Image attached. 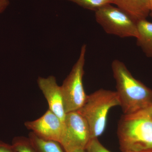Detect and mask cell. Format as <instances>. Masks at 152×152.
<instances>
[{"mask_svg":"<svg viewBox=\"0 0 152 152\" xmlns=\"http://www.w3.org/2000/svg\"><path fill=\"white\" fill-rule=\"evenodd\" d=\"M72 152H86V151L85 150H78Z\"/></svg>","mask_w":152,"mask_h":152,"instance_id":"obj_19","label":"cell"},{"mask_svg":"<svg viewBox=\"0 0 152 152\" xmlns=\"http://www.w3.org/2000/svg\"><path fill=\"white\" fill-rule=\"evenodd\" d=\"M98 23L109 34L121 38L138 37L137 23L127 14L112 4L104 6L95 12Z\"/></svg>","mask_w":152,"mask_h":152,"instance_id":"obj_5","label":"cell"},{"mask_svg":"<svg viewBox=\"0 0 152 152\" xmlns=\"http://www.w3.org/2000/svg\"><path fill=\"white\" fill-rule=\"evenodd\" d=\"M86 52V45L84 44L79 58L61 86L66 114L78 110L86 100L87 95L85 92L83 81Z\"/></svg>","mask_w":152,"mask_h":152,"instance_id":"obj_4","label":"cell"},{"mask_svg":"<svg viewBox=\"0 0 152 152\" xmlns=\"http://www.w3.org/2000/svg\"><path fill=\"white\" fill-rule=\"evenodd\" d=\"M117 134L121 152L152 149V105L124 114L119 121Z\"/></svg>","mask_w":152,"mask_h":152,"instance_id":"obj_2","label":"cell"},{"mask_svg":"<svg viewBox=\"0 0 152 152\" xmlns=\"http://www.w3.org/2000/svg\"><path fill=\"white\" fill-rule=\"evenodd\" d=\"M113 4L124 11L135 22L147 19L151 9L148 0H113Z\"/></svg>","mask_w":152,"mask_h":152,"instance_id":"obj_9","label":"cell"},{"mask_svg":"<svg viewBox=\"0 0 152 152\" xmlns=\"http://www.w3.org/2000/svg\"><path fill=\"white\" fill-rule=\"evenodd\" d=\"M120 105L116 91L100 89L87 95L83 107L77 110L86 120L91 132V139L98 138L104 132L110 109Z\"/></svg>","mask_w":152,"mask_h":152,"instance_id":"obj_3","label":"cell"},{"mask_svg":"<svg viewBox=\"0 0 152 152\" xmlns=\"http://www.w3.org/2000/svg\"><path fill=\"white\" fill-rule=\"evenodd\" d=\"M85 151L86 152H111L101 144L98 138L91 139Z\"/></svg>","mask_w":152,"mask_h":152,"instance_id":"obj_14","label":"cell"},{"mask_svg":"<svg viewBox=\"0 0 152 152\" xmlns=\"http://www.w3.org/2000/svg\"><path fill=\"white\" fill-rule=\"evenodd\" d=\"M149 16L152 18V11H151V12H150Z\"/></svg>","mask_w":152,"mask_h":152,"instance_id":"obj_20","label":"cell"},{"mask_svg":"<svg viewBox=\"0 0 152 152\" xmlns=\"http://www.w3.org/2000/svg\"><path fill=\"white\" fill-rule=\"evenodd\" d=\"M137 26V45L147 57L152 58V23L145 19L138 22Z\"/></svg>","mask_w":152,"mask_h":152,"instance_id":"obj_10","label":"cell"},{"mask_svg":"<svg viewBox=\"0 0 152 152\" xmlns=\"http://www.w3.org/2000/svg\"><path fill=\"white\" fill-rule=\"evenodd\" d=\"M120 106L124 115L152 105V90L133 77L123 62L115 60L111 64Z\"/></svg>","mask_w":152,"mask_h":152,"instance_id":"obj_1","label":"cell"},{"mask_svg":"<svg viewBox=\"0 0 152 152\" xmlns=\"http://www.w3.org/2000/svg\"><path fill=\"white\" fill-rule=\"evenodd\" d=\"M28 138L37 152H64L58 142L44 140L32 132L29 134Z\"/></svg>","mask_w":152,"mask_h":152,"instance_id":"obj_11","label":"cell"},{"mask_svg":"<svg viewBox=\"0 0 152 152\" xmlns=\"http://www.w3.org/2000/svg\"><path fill=\"white\" fill-rule=\"evenodd\" d=\"M37 83L48 104L49 110L64 121L66 115L61 86L57 84L54 76L39 77Z\"/></svg>","mask_w":152,"mask_h":152,"instance_id":"obj_8","label":"cell"},{"mask_svg":"<svg viewBox=\"0 0 152 152\" xmlns=\"http://www.w3.org/2000/svg\"><path fill=\"white\" fill-rule=\"evenodd\" d=\"M149 2L150 9L151 11H152V0H148Z\"/></svg>","mask_w":152,"mask_h":152,"instance_id":"obj_18","label":"cell"},{"mask_svg":"<svg viewBox=\"0 0 152 152\" xmlns=\"http://www.w3.org/2000/svg\"><path fill=\"white\" fill-rule=\"evenodd\" d=\"M24 124L28 129L41 138L59 143L64 121L49 109L40 118L26 122Z\"/></svg>","mask_w":152,"mask_h":152,"instance_id":"obj_7","label":"cell"},{"mask_svg":"<svg viewBox=\"0 0 152 152\" xmlns=\"http://www.w3.org/2000/svg\"><path fill=\"white\" fill-rule=\"evenodd\" d=\"M91 140L89 126L77 111L66 114L59 143L65 152L85 150Z\"/></svg>","mask_w":152,"mask_h":152,"instance_id":"obj_6","label":"cell"},{"mask_svg":"<svg viewBox=\"0 0 152 152\" xmlns=\"http://www.w3.org/2000/svg\"><path fill=\"white\" fill-rule=\"evenodd\" d=\"M75 3L83 8L96 12L104 6L113 4V0H66Z\"/></svg>","mask_w":152,"mask_h":152,"instance_id":"obj_12","label":"cell"},{"mask_svg":"<svg viewBox=\"0 0 152 152\" xmlns=\"http://www.w3.org/2000/svg\"><path fill=\"white\" fill-rule=\"evenodd\" d=\"M0 152H16L12 144L0 140Z\"/></svg>","mask_w":152,"mask_h":152,"instance_id":"obj_15","label":"cell"},{"mask_svg":"<svg viewBox=\"0 0 152 152\" xmlns=\"http://www.w3.org/2000/svg\"><path fill=\"white\" fill-rule=\"evenodd\" d=\"M10 4L9 0H0V14L5 11Z\"/></svg>","mask_w":152,"mask_h":152,"instance_id":"obj_16","label":"cell"},{"mask_svg":"<svg viewBox=\"0 0 152 152\" xmlns=\"http://www.w3.org/2000/svg\"><path fill=\"white\" fill-rule=\"evenodd\" d=\"M12 145L16 152H37L29 138L22 136L15 137Z\"/></svg>","mask_w":152,"mask_h":152,"instance_id":"obj_13","label":"cell"},{"mask_svg":"<svg viewBox=\"0 0 152 152\" xmlns=\"http://www.w3.org/2000/svg\"><path fill=\"white\" fill-rule=\"evenodd\" d=\"M125 152H152V149L142 150V151H128Z\"/></svg>","mask_w":152,"mask_h":152,"instance_id":"obj_17","label":"cell"}]
</instances>
